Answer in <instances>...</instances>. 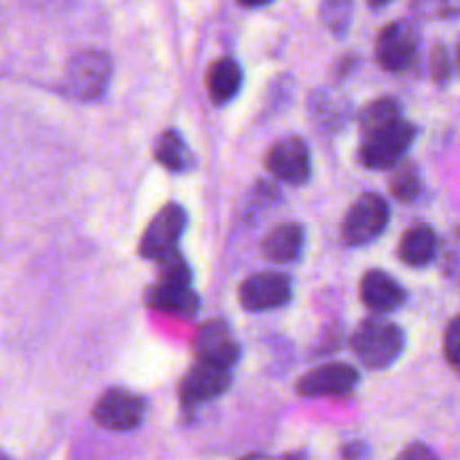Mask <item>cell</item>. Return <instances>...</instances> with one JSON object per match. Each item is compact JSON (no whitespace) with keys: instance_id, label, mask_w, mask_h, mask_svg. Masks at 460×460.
Wrapping results in <instances>:
<instances>
[{"instance_id":"ac0fdd59","label":"cell","mask_w":460,"mask_h":460,"mask_svg":"<svg viewBox=\"0 0 460 460\" xmlns=\"http://www.w3.org/2000/svg\"><path fill=\"white\" fill-rule=\"evenodd\" d=\"M155 160L164 169L173 171V173H182V171H189L193 166V153L178 130H166L155 142Z\"/></svg>"},{"instance_id":"4316f807","label":"cell","mask_w":460,"mask_h":460,"mask_svg":"<svg viewBox=\"0 0 460 460\" xmlns=\"http://www.w3.org/2000/svg\"><path fill=\"white\" fill-rule=\"evenodd\" d=\"M341 456L344 460H368V447L364 443H350L346 445Z\"/></svg>"},{"instance_id":"5b68a950","label":"cell","mask_w":460,"mask_h":460,"mask_svg":"<svg viewBox=\"0 0 460 460\" xmlns=\"http://www.w3.org/2000/svg\"><path fill=\"white\" fill-rule=\"evenodd\" d=\"M184 229H187V211L175 202L162 207L155 218L148 223L146 232L139 241V256L160 263L166 256L175 254L178 252L175 247H178Z\"/></svg>"},{"instance_id":"cb8c5ba5","label":"cell","mask_w":460,"mask_h":460,"mask_svg":"<svg viewBox=\"0 0 460 460\" xmlns=\"http://www.w3.org/2000/svg\"><path fill=\"white\" fill-rule=\"evenodd\" d=\"M429 72H431V79H434L436 85H447L449 81H452L454 63H452V57H449L447 45H443V43L434 45V49H431V57H429Z\"/></svg>"},{"instance_id":"e0dca14e","label":"cell","mask_w":460,"mask_h":460,"mask_svg":"<svg viewBox=\"0 0 460 460\" xmlns=\"http://www.w3.org/2000/svg\"><path fill=\"white\" fill-rule=\"evenodd\" d=\"M243 70L234 58L223 57L211 63L209 75H207V88H209L211 99L216 103H225L234 99L241 90Z\"/></svg>"},{"instance_id":"ffe728a7","label":"cell","mask_w":460,"mask_h":460,"mask_svg":"<svg viewBox=\"0 0 460 460\" xmlns=\"http://www.w3.org/2000/svg\"><path fill=\"white\" fill-rule=\"evenodd\" d=\"M402 117V108L395 99L385 97V99H377V102L368 103L362 112V130L364 135L371 133V130L382 128V126L391 124V121L400 119Z\"/></svg>"},{"instance_id":"30bf717a","label":"cell","mask_w":460,"mask_h":460,"mask_svg":"<svg viewBox=\"0 0 460 460\" xmlns=\"http://www.w3.org/2000/svg\"><path fill=\"white\" fill-rule=\"evenodd\" d=\"M265 166L281 182L304 184L310 178V151L301 137H283L268 151Z\"/></svg>"},{"instance_id":"d6986e66","label":"cell","mask_w":460,"mask_h":460,"mask_svg":"<svg viewBox=\"0 0 460 460\" xmlns=\"http://www.w3.org/2000/svg\"><path fill=\"white\" fill-rule=\"evenodd\" d=\"M355 13V0H322L319 18L332 36H346Z\"/></svg>"},{"instance_id":"8fae6325","label":"cell","mask_w":460,"mask_h":460,"mask_svg":"<svg viewBox=\"0 0 460 460\" xmlns=\"http://www.w3.org/2000/svg\"><path fill=\"white\" fill-rule=\"evenodd\" d=\"M232 385V376L227 368L214 367V364L198 362L180 385V400L184 409H196L200 404L216 400Z\"/></svg>"},{"instance_id":"1f68e13d","label":"cell","mask_w":460,"mask_h":460,"mask_svg":"<svg viewBox=\"0 0 460 460\" xmlns=\"http://www.w3.org/2000/svg\"><path fill=\"white\" fill-rule=\"evenodd\" d=\"M0 460H12V458H9V456H7V454H4V452H3V449H0Z\"/></svg>"},{"instance_id":"5bb4252c","label":"cell","mask_w":460,"mask_h":460,"mask_svg":"<svg viewBox=\"0 0 460 460\" xmlns=\"http://www.w3.org/2000/svg\"><path fill=\"white\" fill-rule=\"evenodd\" d=\"M359 295H362L367 308H371L373 313H394V310H398L407 301L404 288L391 274L382 272V270H368L364 274Z\"/></svg>"},{"instance_id":"6da1fadb","label":"cell","mask_w":460,"mask_h":460,"mask_svg":"<svg viewBox=\"0 0 460 460\" xmlns=\"http://www.w3.org/2000/svg\"><path fill=\"white\" fill-rule=\"evenodd\" d=\"M160 277L148 295V304L162 313L180 314V317L196 314L198 296L191 290V272H189L187 261L175 252L160 261Z\"/></svg>"},{"instance_id":"3957f363","label":"cell","mask_w":460,"mask_h":460,"mask_svg":"<svg viewBox=\"0 0 460 460\" xmlns=\"http://www.w3.org/2000/svg\"><path fill=\"white\" fill-rule=\"evenodd\" d=\"M353 350L368 368H389L404 350L402 328L391 322H364L353 335Z\"/></svg>"},{"instance_id":"4dcf8cb0","label":"cell","mask_w":460,"mask_h":460,"mask_svg":"<svg viewBox=\"0 0 460 460\" xmlns=\"http://www.w3.org/2000/svg\"><path fill=\"white\" fill-rule=\"evenodd\" d=\"M456 66H458V72H460V43H458V48H456Z\"/></svg>"},{"instance_id":"277c9868","label":"cell","mask_w":460,"mask_h":460,"mask_svg":"<svg viewBox=\"0 0 460 460\" xmlns=\"http://www.w3.org/2000/svg\"><path fill=\"white\" fill-rule=\"evenodd\" d=\"M112 75L111 57L102 49H84L75 54L66 70V93L79 102L102 97Z\"/></svg>"},{"instance_id":"f1b7e54d","label":"cell","mask_w":460,"mask_h":460,"mask_svg":"<svg viewBox=\"0 0 460 460\" xmlns=\"http://www.w3.org/2000/svg\"><path fill=\"white\" fill-rule=\"evenodd\" d=\"M243 460H299L295 456H283V458H274V456H265V454H254V456H247Z\"/></svg>"},{"instance_id":"7a4b0ae2","label":"cell","mask_w":460,"mask_h":460,"mask_svg":"<svg viewBox=\"0 0 460 460\" xmlns=\"http://www.w3.org/2000/svg\"><path fill=\"white\" fill-rule=\"evenodd\" d=\"M416 135V126L411 121L402 119V117L382 126V128L367 133L364 135L362 151H359L364 166L376 171H386L398 166L402 157L407 155L409 148H411Z\"/></svg>"},{"instance_id":"44dd1931","label":"cell","mask_w":460,"mask_h":460,"mask_svg":"<svg viewBox=\"0 0 460 460\" xmlns=\"http://www.w3.org/2000/svg\"><path fill=\"white\" fill-rule=\"evenodd\" d=\"M391 193H394L398 200H416L420 196V175L418 169L411 162H400L398 166H394V175H391Z\"/></svg>"},{"instance_id":"52a82bcc","label":"cell","mask_w":460,"mask_h":460,"mask_svg":"<svg viewBox=\"0 0 460 460\" xmlns=\"http://www.w3.org/2000/svg\"><path fill=\"white\" fill-rule=\"evenodd\" d=\"M420 34L411 21H395L380 31L376 43L377 63L386 72H404L416 63Z\"/></svg>"},{"instance_id":"9a60e30c","label":"cell","mask_w":460,"mask_h":460,"mask_svg":"<svg viewBox=\"0 0 460 460\" xmlns=\"http://www.w3.org/2000/svg\"><path fill=\"white\" fill-rule=\"evenodd\" d=\"M305 234L304 227L296 223H283L272 227V232L263 241V256L272 263L286 265L295 263L304 252Z\"/></svg>"},{"instance_id":"9c48e42d","label":"cell","mask_w":460,"mask_h":460,"mask_svg":"<svg viewBox=\"0 0 460 460\" xmlns=\"http://www.w3.org/2000/svg\"><path fill=\"white\" fill-rule=\"evenodd\" d=\"M290 279L279 272L252 274L243 281L241 292H238L243 308L252 310V313L281 308L283 304L290 301Z\"/></svg>"},{"instance_id":"7402d4cb","label":"cell","mask_w":460,"mask_h":460,"mask_svg":"<svg viewBox=\"0 0 460 460\" xmlns=\"http://www.w3.org/2000/svg\"><path fill=\"white\" fill-rule=\"evenodd\" d=\"M346 102H341L340 97L328 93H319L317 97L313 99V106H310V112H313L317 126H337L346 119Z\"/></svg>"},{"instance_id":"7c38bea8","label":"cell","mask_w":460,"mask_h":460,"mask_svg":"<svg viewBox=\"0 0 460 460\" xmlns=\"http://www.w3.org/2000/svg\"><path fill=\"white\" fill-rule=\"evenodd\" d=\"M358 371L350 364L331 362L305 373L296 385L304 398H326V395H346L358 385Z\"/></svg>"},{"instance_id":"83f0119b","label":"cell","mask_w":460,"mask_h":460,"mask_svg":"<svg viewBox=\"0 0 460 460\" xmlns=\"http://www.w3.org/2000/svg\"><path fill=\"white\" fill-rule=\"evenodd\" d=\"M274 3V0H238V4H243V7H250V9H256V7H265V4Z\"/></svg>"},{"instance_id":"4fadbf2b","label":"cell","mask_w":460,"mask_h":460,"mask_svg":"<svg viewBox=\"0 0 460 460\" xmlns=\"http://www.w3.org/2000/svg\"><path fill=\"white\" fill-rule=\"evenodd\" d=\"M238 355H241V349L225 322L207 323L198 335V362L214 364L229 371L238 362Z\"/></svg>"},{"instance_id":"484cf974","label":"cell","mask_w":460,"mask_h":460,"mask_svg":"<svg viewBox=\"0 0 460 460\" xmlns=\"http://www.w3.org/2000/svg\"><path fill=\"white\" fill-rule=\"evenodd\" d=\"M395 460H440V458L438 454H436L431 447H427V445L413 443L409 445V447H404Z\"/></svg>"},{"instance_id":"d4e9b609","label":"cell","mask_w":460,"mask_h":460,"mask_svg":"<svg viewBox=\"0 0 460 460\" xmlns=\"http://www.w3.org/2000/svg\"><path fill=\"white\" fill-rule=\"evenodd\" d=\"M445 358H447L449 367L460 376V314L449 322L447 331H445Z\"/></svg>"},{"instance_id":"2e32d148","label":"cell","mask_w":460,"mask_h":460,"mask_svg":"<svg viewBox=\"0 0 460 460\" xmlns=\"http://www.w3.org/2000/svg\"><path fill=\"white\" fill-rule=\"evenodd\" d=\"M438 254V236L429 225H416L407 229L398 245V256L404 265L425 268Z\"/></svg>"},{"instance_id":"603a6c76","label":"cell","mask_w":460,"mask_h":460,"mask_svg":"<svg viewBox=\"0 0 460 460\" xmlns=\"http://www.w3.org/2000/svg\"><path fill=\"white\" fill-rule=\"evenodd\" d=\"M411 9L420 18H456L460 16V0H411Z\"/></svg>"},{"instance_id":"f546056e","label":"cell","mask_w":460,"mask_h":460,"mask_svg":"<svg viewBox=\"0 0 460 460\" xmlns=\"http://www.w3.org/2000/svg\"><path fill=\"white\" fill-rule=\"evenodd\" d=\"M391 0H368V4H371V7H376V9H380V7H385V4H389Z\"/></svg>"},{"instance_id":"ba28073f","label":"cell","mask_w":460,"mask_h":460,"mask_svg":"<svg viewBox=\"0 0 460 460\" xmlns=\"http://www.w3.org/2000/svg\"><path fill=\"white\" fill-rule=\"evenodd\" d=\"M93 418L99 427L111 431H133L144 420V402L126 389H111L97 400Z\"/></svg>"},{"instance_id":"8992f818","label":"cell","mask_w":460,"mask_h":460,"mask_svg":"<svg viewBox=\"0 0 460 460\" xmlns=\"http://www.w3.org/2000/svg\"><path fill=\"white\" fill-rule=\"evenodd\" d=\"M389 202L376 193H367L346 214L344 225H341L344 241L353 247L368 245L382 236V232L389 225Z\"/></svg>"}]
</instances>
